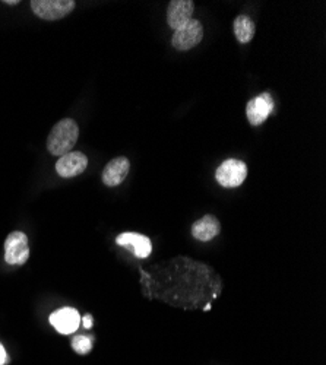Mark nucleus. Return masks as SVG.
Instances as JSON below:
<instances>
[{"mask_svg":"<svg viewBox=\"0 0 326 365\" xmlns=\"http://www.w3.org/2000/svg\"><path fill=\"white\" fill-rule=\"evenodd\" d=\"M80 128L72 119H63L54 124L47 139V150L56 156H63L72 152V148L76 145Z\"/></svg>","mask_w":326,"mask_h":365,"instance_id":"nucleus-1","label":"nucleus"},{"mask_svg":"<svg viewBox=\"0 0 326 365\" xmlns=\"http://www.w3.org/2000/svg\"><path fill=\"white\" fill-rule=\"evenodd\" d=\"M32 12L44 21H58L75 9L73 0H32Z\"/></svg>","mask_w":326,"mask_h":365,"instance_id":"nucleus-2","label":"nucleus"},{"mask_svg":"<svg viewBox=\"0 0 326 365\" xmlns=\"http://www.w3.org/2000/svg\"><path fill=\"white\" fill-rule=\"evenodd\" d=\"M202 38H204V28H202V24L198 19L192 18L174 31L172 44L174 49L180 51H187L196 47Z\"/></svg>","mask_w":326,"mask_h":365,"instance_id":"nucleus-3","label":"nucleus"},{"mask_svg":"<svg viewBox=\"0 0 326 365\" xmlns=\"http://www.w3.org/2000/svg\"><path fill=\"white\" fill-rule=\"evenodd\" d=\"M247 177V165L240 161V159H227L224 161L216 173V178L222 187L234 189L243 185V181Z\"/></svg>","mask_w":326,"mask_h":365,"instance_id":"nucleus-4","label":"nucleus"},{"mask_svg":"<svg viewBox=\"0 0 326 365\" xmlns=\"http://www.w3.org/2000/svg\"><path fill=\"white\" fill-rule=\"evenodd\" d=\"M30 257V247H28V237L15 231L10 233L5 242V260L9 265L21 266L24 265Z\"/></svg>","mask_w":326,"mask_h":365,"instance_id":"nucleus-5","label":"nucleus"},{"mask_svg":"<svg viewBox=\"0 0 326 365\" xmlns=\"http://www.w3.org/2000/svg\"><path fill=\"white\" fill-rule=\"evenodd\" d=\"M274 110V99L271 94L264 93L247 102L246 116L252 126H261L265 120L271 116Z\"/></svg>","mask_w":326,"mask_h":365,"instance_id":"nucleus-6","label":"nucleus"},{"mask_svg":"<svg viewBox=\"0 0 326 365\" xmlns=\"http://www.w3.org/2000/svg\"><path fill=\"white\" fill-rule=\"evenodd\" d=\"M88 167V158L82 152H69L59 158L56 163V171L63 178H72L82 174Z\"/></svg>","mask_w":326,"mask_h":365,"instance_id":"nucleus-7","label":"nucleus"},{"mask_svg":"<svg viewBox=\"0 0 326 365\" xmlns=\"http://www.w3.org/2000/svg\"><path fill=\"white\" fill-rule=\"evenodd\" d=\"M51 326L58 330L62 335H71L76 332L78 327L81 325V316L75 309L71 307H65L58 311H54L50 316Z\"/></svg>","mask_w":326,"mask_h":365,"instance_id":"nucleus-8","label":"nucleus"},{"mask_svg":"<svg viewBox=\"0 0 326 365\" xmlns=\"http://www.w3.org/2000/svg\"><path fill=\"white\" fill-rule=\"evenodd\" d=\"M195 3L192 0H173L167 9V24L174 31L192 19Z\"/></svg>","mask_w":326,"mask_h":365,"instance_id":"nucleus-9","label":"nucleus"},{"mask_svg":"<svg viewBox=\"0 0 326 365\" xmlns=\"http://www.w3.org/2000/svg\"><path fill=\"white\" fill-rule=\"evenodd\" d=\"M130 171V163L126 156H117L106 165L103 171V182L108 187L121 185Z\"/></svg>","mask_w":326,"mask_h":365,"instance_id":"nucleus-10","label":"nucleus"},{"mask_svg":"<svg viewBox=\"0 0 326 365\" xmlns=\"http://www.w3.org/2000/svg\"><path fill=\"white\" fill-rule=\"evenodd\" d=\"M116 243L123 247H132L135 256L139 259H147L152 253L151 239L138 233H123L116 238Z\"/></svg>","mask_w":326,"mask_h":365,"instance_id":"nucleus-11","label":"nucleus"},{"mask_svg":"<svg viewBox=\"0 0 326 365\" xmlns=\"http://www.w3.org/2000/svg\"><path fill=\"white\" fill-rule=\"evenodd\" d=\"M221 231L220 221L212 215H205L192 225V235L199 242H211Z\"/></svg>","mask_w":326,"mask_h":365,"instance_id":"nucleus-12","label":"nucleus"},{"mask_svg":"<svg viewBox=\"0 0 326 365\" xmlns=\"http://www.w3.org/2000/svg\"><path fill=\"white\" fill-rule=\"evenodd\" d=\"M255 22L246 15H240L234 21V36L242 44L251 43L255 37Z\"/></svg>","mask_w":326,"mask_h":365,"instance_id":"nucleus-13","label":"nucleus"},{"mask_svg":"<svg viewBox=\"0 0 326 365\" xmlns=\"http://www.w3.org/2000/svg\"><path fill=\"white\" fill-rule=\"evenodd\" d=\"M72 348L75 352L85 355V353L93 349V340L86 336H75L72 339Z\"/></svg>","mask_w":326,"mask_h":365,"instance_id":"nucleus-14","label":"nucleus"},{"mask_svg":"<svg viewBox=\"0 0 326 365\" xmlns=\"http://www.w3.org/2000/svg\"><path fill=\"white\" fill-rule=\"evenodd\" d=\"M81 320H82L85 329H91V327H93V317L89 316V314L84 316V318H81Z\"/></svg>","mask_w":326,"mask_h":365,"instance_id":"nucleus-15","label":"nucleus"},{"mask_svg":"<svg viewBox=\"0 0 326 365\" xmlns=\"http://www.w3.org/2000/svg\"><path fill=\"white\" fill-rule=\"evenodd\" d=\"M6 361V352H5V348L2 346V344H0V365H3Z\"/></svg>","mask_w":326,"mask_h":365,"instance_id":"nucleus-16","label":"nucleus"},{"mask_svg":"<svg viewBox=\"0 0 326 365\" xmlns=\"http://www.w3.org/2000/svg\"><path fill=\"white\" fill-rule=\"evenodd\" d=\"M5 3L6 5H18L19 2H18V0H5Z\"/></svg>","mask_w":326,"mask_h":365,"instance_id":"nucleus-17","label":"nucleus"}]
</instances>
